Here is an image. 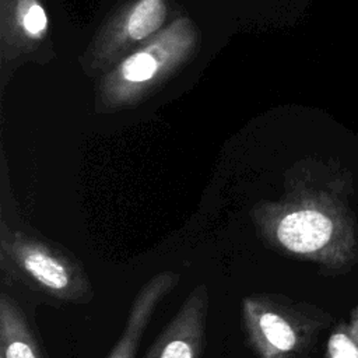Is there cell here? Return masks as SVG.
<instances>
[{
  "mask_svg": "<svg viewBox=\"0 0 358 358\" xmlns=\"http://www.w3.org/2000/svg\"><path fill=\"white\" fill-rule=\"evenodd\" d=\"M180 274L164 270L148 278L130 303L126 323L106 358H136L143 336L161 302L176 288Z\"/></svg>",
  "mask_w": 358,
  "mask_h": 358,
  "instance_id": "277c9868",
  "label": "cell"
},
{
  "mask_svg": "<svg viewBox=\"0 0 358 358\" xmlns=\"http://www.w3.org/2000/svg\"><path fill=\"white\" fill-rule=\"evenodd\" d=\"M22 25L32 36H39L46 29V15L41 6L32 4L24 14Z\"/></svg>",
  "mask_w": 358,
  "mask_h": 358,
  "instance_id": "9c48e42d",
  "label": "cell"
},
{
  "mask_svg": "<svg viewBox=\"0 0 358 358\" xmlns=\"http://www.w3.org/2000/svg\"><path fill=\"white\" fill-rule=\"evenodd\" d=\"M0 358H46L27 310L3 288L0 292Z\"/></svg>",
  "mask_w": 358,
  "mask_h": 358,
  "instance_id": "5b68a950",
  "label": "cell"
},
{
  "mask_svg": "<svg viewBox=\"0 0 358 358\" xmlns=\"http://www.w3.org/2000/svg\"><path fill=\"white\" fill-rule=\"evenodd\" d=\"M166 7L162 0H140L127 21V31L133 39H143L157 31L164 22Z\"/></svg>",
  "mask_w": 358,
  "mask_h": 358,
  "instance_id": "8992f818",
  "label": "cell"
},
{
  "mask_svg": "<svg viewBox=\"0 0 358 358\" xmlns=\"http://www.w3.org/2000/svg\"><path fill=\"white\" fill-rule=\"evenodd\" d=\"M0 281L31 305H87L94 287L83 263L62 243L24 222L18 207L0 210Z\"/></svg>",
  "mask_w": 358,
  "mask_h": 358,
  "instance_id": "6da1fadb",
  "label": "cell"
},
{
  "mask_svg": "<svg viewBox=\"0 0 358 358\" xmlns=\"http://www.w3.org/2000/svg\"><path fill=\"white\" fill-rule=\"evenodd\" d=\"M241 326L245 344L256 358H296L312 330L301 309L267 292L242 298Z\"/></svg>",
  "mask_w": 358,
  "mask_h": 358,
  "instance_id": "7a4b0ae2",
  "label": "cell"
},
{
  "mask_svg": "<svg viewBox=\"0 0 358 358\" xmlns=\"http://www.w3.org/2000/svg\"><path fill=\"white\" fill-rule=\"evenodd\" d=\"M157 71V60L145 52L131 55L122 66L123 77L127 81L141 83L150 80Z\"/></svg>",
  "mask_w": 358,
  "mask_h": 358,
  "instance_id": "52a82bcc",
  "label": "cell"
},
{
  "mask_svg": "<svg viewBox=\"0 0 358 358\" xmlns=\"http://www.w3.org/2000/svg\"><path fill=\"white\" fill-rule=\"evenodd\" d=\"M327 358H358V345L344 331H336L327 343Z\"/></svg>",
  "mask_w": 358,
  "mask_h": 358,
  "instance_id": "ba28073f",
  "label": "cell"
},
{
  "mask_svg": "<svg viewBox=\"0 0 358 358\" xmlns=\"http://www.w3.org/2000/svg\"><path fill=\"white\" fill-rule=\"evenodd\" d=\"M208 306V288L206 284H197L155 337L144 358H203Z\"/></svg>",
  "mask_w": 358,
  "mask_h": 358,
  "instance_id": "3957f363",
  "label": "cell"
}]
</instances>
